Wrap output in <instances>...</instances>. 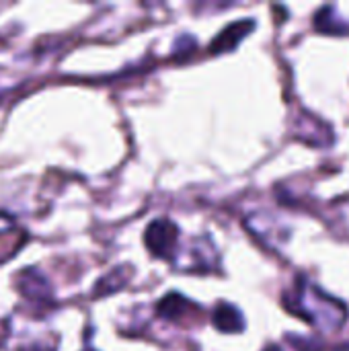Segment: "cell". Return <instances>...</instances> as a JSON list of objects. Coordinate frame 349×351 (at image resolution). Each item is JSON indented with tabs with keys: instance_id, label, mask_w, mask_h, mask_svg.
<instances>
[{
	"instance_id": "3957f363",
	"label": "cell",
	"mask_w": 349,
	"mask_h": 351,
	"mask_svg": "<svg viewBox=\"0 0 349 351\" xmlns=\"http://www.w3.org/2000/svg\"><path fill=\"white\" fill-rule=\"evenodd\" d=\"M19 290L23 292L25 298L37 300V302H43V300H49L51 298V290H49L47 280L35 267L25 269L19 276Z\"/></svg>"
},
{
	"instance_id": "9c48e42d",
	"label": "cell",
	"mask_w": 349,
	"mask_h": 351,
	"mask_svg": "<svg viewBox=\"0 0 349 351\" xmlns=\"http://www.w3.org/2000/svg\"><path fill=\"white\" fill-rule=\"evenodd\" d=\"M86 351H93V350H86Z\"/></svg>"
},
{
	"instance_id": "6da1fadb",
	"label": "cell",
	"mask_w": 349,
	"mask_h": 351,
	"mask_svg": "<svg viewBox=\"0 0 349 351\" xmlns=\"http://www.w3.org/2000/svg\"><path fill=\"white\" fill-rule=\"evenodd\" d=\"M286 306L321 331H337L348 319V308L339 300L331 298L304 278L296 280L294 290L286 298Z\"/></svg>"
},
{
	"instance_id": "ba28073f",
	"label": "cell",
	"mask_w": 349,
	"mask_h": 351,
	"mask_svg": "<svg viewBox=\"0 0 349 351\" xmlns=\"http://www.w3.org/2000/svg\"><path fill=\"white\" fill-rule=\"evenodd\" d=\"M265 351H315L311 341L304 339H294V343H280V346H272Z\"/></svg>"
},
{
	"instance_id": "277c9868",
	"label": "cell",
	"mask_w": 349,
	"mask_h": 351,
	"mask_svg": "<svg viewBox=\"0 0 349 351\" xmlns=\"http://www.w3.org/2000/svg\"><path fill=\"white\" fill-rule=\"evenodd\" d=\"M255 27L253 21H239L234 25H228L214 41H212V51L214 53H222V51H230L234 49L247 35L249 31Z\"/></svg>"
},
{
	"instance_id": "5b68a950",
	"label": "cell",
	"mask_w": 349,
	"mask_h": 351,
	"mask_svg": "<svg viewBox=\"0 0 349 351\" xmlns=\"http://www.w3.org/2000/svg\"><path fill=\"white\" fill-rule=\"evenodd\" d=\"M214 325L222 333H241L245 329V319L239 313V308H234L232 304L222 302L214 311Z\"/></svg>"
},
{
	"instance_id": "7a4b0ae2",
	"label": "cell",
	"mask_w": 349,
	"mask_h": 351,
	"mask_svg": "<svg viewBox=\"0 0 349 351\" xmlns=\"http://www.w3.org/2000/svg\"><path fill=\"white\" fill-rule=\"evenodd\" d=\"M146 247L154 257L171 259L177 251L179 243V228L171 220H154L144 234Z\"/></svg>"
},
{
	"instance_id": "8992f818",
	"label": "cell",
	"mask_w": 349,
	"mask_h": 351,
	"mask_svg": "<svg viewBox=\"0 0 349 351\" xmlns=\"http://www.w3.org/2000/svg\"><path fill=\"white\" fill-rule=\"evenodd\" d=\"M191 308H193V304L187 298H183L181 294H169L156 306L158 315L169 321H181L183 317H187L191 313Z\"/></svg>"
},
{
	"instance_id": "52a82bcc",
	"label": "cell",
	"mask_w": 349,
	"mask_h": 351,
	"mask_svg": "<svg viewBox=\"0 0 349 351\" xmlns=\"http://www.w3.org/2000/svg\"><path fill=\"white\" fill-rule=\"evenodd\" d=\"M315 25L319 31L333 33V35H346L349 31V25L339 19V14L335 12L333 6H323L315 16Z\"/></svg>"
}]
</instances>
